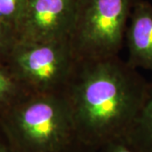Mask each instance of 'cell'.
Masks as SVG:
<instances>
[{
    "instance_id": "13",
    "label": "cell",
    "mask_w": 152,
    "mask_h": 152,
    "mask_svg": "<svg viewBox=\"0 0 152 152\" xmlns=\"http://www.w3.org/2000/svg\"><path fill=\"white\" fill-rule=\"evenodd\" d=\"M66 152H97L95 150H91V149H89L86 147L83 146L80 144H79L78 142L76 143L74 146L72 147L71 149H69L68 151Z\"/></svg>"
},
{
    "instance_id": "6",
    "label": "cell",
    "mask_w": 152,
    "mask_h": 152,
    "mask_svg": "<svg viewBox=\"0 0 152 152\" xmlns=\"http://www.w3.org/2000/svg\"><path fill=\"white\" fill-rule=\"evenodd\" d=\"M128 64L152 72V4L136 0L125 33Z\"/></svg>"
},
{
    "instance_id": "10",
    "label": "cell",
    "mask_w": 152,
    "mask_h": 152,
    "mask_svg": "<svg viewBox=\"0 0 152 152\" xmlns=\"http://www.w3.org/2000/svg\"><path fill=\"white\" fill-rule=\"evenodd\" d=\"M16 42L15 31L0 21V63L6 64Z\"/></svg>"
},
{
    "instance_id": "2",
    "label": "cell",
    "mask_w": 152,
    "mask_h": 152,
    "mask_svg": "<svg viewBox=\"0 0 152 152\" xmlns=\"http://www.w3.org/2000/svg\"><path fill=\"white\" fill-rule=\"evenodd\" d=\"M0 131L16 152H66L77 143L61 93H25L0 115Z\"/></svg>"
},
{
    "instance_id": "1",
    "label": "cell",
    "mask_w": 152,
    "mask_h": 152,
    "mask_svg": "<svg viewBox=\"0 0 152 152\" xmlns=\"http://www.w3.org/2000/svg\"><path fill=\"white\" fill-rule=\"evenodd\" d=\"M148 84L118 55L77 61L64 92L77 142L97 151L124 136L144 102Z\"/></svg>"
},
{
    "instance_id": "8",
    "label": "cell",
    "mask_w": 152,
    "mask_h": 152,
    "mask_svg": "<svg viewBox=\"0 0 152 152\" xmlns=\"http://www.w3.org/2000/svg\"><path fill=\"white\" fill-rule=\"evenodd\" d=\"M26 91L13 75L9 66L0 63V115Z\"/></svg>"
},
{
    "instance_id": "4",
    "label": "cell",
    "mask_w": 152,
    "mask_h": 152,
    "mask_svg": "<svg viewBox=\"0 0 152 152\" xmlns=\"http://www.w3.org/2000/svg\"><path fill=\"white\" fill-rule=\"evenodd\" d=\"M77 60L69 41H17L6 64L26 92L64 94Z\"/></svg>"
},
{
    "instance_id": "3",
    "label": "cell",
    "mask_w": 152,
    "mask_h": 152,
    "mask_svg": "<svg viewBox=\"0 0 152 152\" xmlns=\"http://www.w3.org/2000/svg\"><path fill=\"white\" fill-rule=\"evenodd\" d=\"M135 1L75 0L68 40L75 59L87 61L118 55Z\"/></svg>"
},
{
    "instance_id": "9",
    "label": "cell",
    "mask_w": 152,
    "mask_h": 152,
    "mask_svg": "<svg viewBox=\"0 0 152 152\" xmlns=\"http://www.w3.org/2000/svg\"><path fill=\"white\" fill-rule=\"evenodd\" d=\"M26 2L27 0H0V21L15 31Z\"/></svg>"
},
{
    "instance_id": "11",
    "label": "cell",
    "mask_w": 152,
    "mask_h": 152,
    "mask_svg": "<svg viewBox=\"0 0 152 152\" xmlns=\"http://www.w3.org/2000/svg\"><path fill=\"white\" fill-rule=\"evenodd\" d=\"M97 152H138L126 140L124 136L111 140L101 147Z\"/></svg>"
},
{
    "instance_id": "5",
    "label": "cell",
    "mask_w": 152,
    "mask_h": 152,
    "mask_svg": "<svg viewBox=\"0 0 152 152\" xmlns=\"http://www.w3.org/2000/svg\"><path fill=\"white\" fill-rule=\"evenodd\" d=\"M75 13V0H27L17 22V41H68Z\"/></svg>"
},
{
    "instance_id": "12",
    "label": "cell",
    "mask_w": 152,
    "mask_h": 152,
    "mask_svg": "<svg viewBox=\"0 0 152 152\" xmlns=\"http://www.w3.org/2000/svg\"><path fill=\"white\" fill-rule=\"evenodd\" d=\"M0 152H16L6 140L1 131H0Z\"/></svg>"
},
{
    "instance_id": "7",
    "label": "cell",
    "mask_w": 152,
    "mask_h": 152,
    "mask_svg": "<svg viewBox=\"0 0 152 152\" xmlns=\"http://www.w3.org/2000/svg\"><path fill=\"white\" fill-rule=\"evenodd\" d=\"M124 137L138 152H152V81L148 84L144 102Z\"/></svg>"
}]
</instances>
